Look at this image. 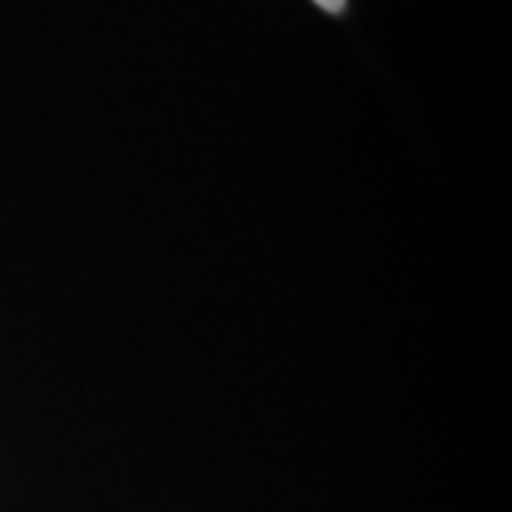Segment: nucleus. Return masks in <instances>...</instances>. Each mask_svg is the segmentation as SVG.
<instances>
[{
  "label": "nucleus",
  "mask_w": 512,
  "mask_h": 512,
  "mask_svg": "<svg viewBox=\"0 0 512 512\" xmlns=\"http://www.w3.org/2000/svg\"><path fill=\"white\" fill-rule=\"evenodd\" d=\"M313 3H316L319 9H325V12H333V15H336V12H342V9H345V3H348V0H313Z\"/></svg>",
  "instance_id": "f257e3e1"
}]
</instances>
